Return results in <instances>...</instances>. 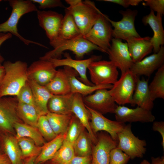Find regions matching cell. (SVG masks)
Instances as JSON below:
<instances>
[{
  "mask_svg": "<svg viewBox=\"0 0 164 164\" xmlns=\"http://www.w3.org/2000/svg\"><path fill=\"white\" fill-rule=\"evenodd\" d=\"M5 73L0 86V97H16L28 80L27 63L20 60L5 61Z\"/></svg>",
  "mask_w": 164,
  "mask_h": 164,
  "instance_id": "obj_1",
  "label": "cell"
},
{
  "mask_svg": "<svg viewBox=\"0 0 164 164\" xmlns=\"http://www.w3.org/2000/svg\"><path fill=\"white\" fill-rule=\"evenodd\" d=\"M9 2L12 8V12L6 21L0 24V33H10L27 45L32 43L47 48L40 43L25 38L18 32L17 26L21 17L26 14L38 10L35 4L31 0H10Z\"/></svg>",
  "mask_w": 164,
  "mask_h": 164,
  "instance_id": "obj_2",
  "label": "cell"
},
{
  "mask_svg": "<svg viewBox=\"0 0 164 164\" xmlns=\"http://www.w3.org/2000/svg\"><path fill=\"white\" fill-rule=\"evenodd\" d=\"M69 6L66 8L70 13L83 36L91 28L100 10L94 3L89 0H66Z\"/></svg>",
  "mask_w": 164,
  "mask_h": 164,
  "instance_id": "obj_3",
  "label": "cell"
},
{
  "mask_svg": "<svg viewBox=\"0 0 164 164\" xmlns=\"http://www.w3.org/2000/svg\"><path fill=\"white\" fill-rule=\"evenodd\" d=\"M94 50L104 53L99 47L92 44L81 35L73 39L62 41L55 48L46 53L39 59L48 60L50 58L60 59L66 50L72 52L78 59L83 58L85 54Z\"/></svg>",
  "mask_w": 164,
  "mask_h": 164,
  "instance_id": "obj_4",
  "label": "cell"
},
{
  "mask_svg": "<svg viewBox=\"0 0 164 164\" xmlns=\"http://www.w3.org/2000/svg\"><path fill=\"white\" fill-rule=\"evenodd\" d=\"M107 16L99 12L98 17L94 25L83 37L101 48L108 54L113 38V29L108 20Z\"/></svg>",
  "mask_w": 164,
  "mask_h": 164,
  "instance_id": "obj_5",
  "label": "cell"
},
{
  "mask_svg": "<svg viewBox=\"0 0 164 164\" xmlns=\"http://www.w3.org/2000/svg\"><path fill=\"white\" fill-rule=\"evenodd\" d=\"M138 77L130 70L121 74L119 79L109 90L116 104L119 105L127 104H132Z\"/></svg>",
  "mask_w": 164,
  "mask_h": 164,
  "instance_id": "obj_6",
  "label": "cell"
},
{
  "mask_svg": "<svg viewBox=\"0 0 164 164\" xmlns=\"http://www.w3.org/2000/svg\"><path fill=\"white\" fill-rule=\"evenodd\" d=\"M131 125H125L118 135L117 148L127 155L130 159L142 158L146 151L145 140L139 139L132 132Z\"/></svg>",
  "mask_w": 164,
  "mask_h": 164,
  "instance_id": "obj_7",
  "label": "cell"
},
{
  "mask_svg": "<svg viewBox=\"0 0 164 164\" xmlns=\"http://www.w3.org/2000/svg\"><path fill=\"white\" fill-rule=\"evenodd\" d=\"M118 68L111 61L97 60L88 67L91 83L95 85H113L117 80Z\"/></svg>",
  "mask_w": 164,
  "mask_h": 164,
  "instance_id": "obj_8",
  "label": "cell"
},
{
  "mask_svg": "<svg viewBox=\"0 0 164 164\" xmlns=\"http://www.w3.org/2000/svg\"><path fill=\"white\" fill-rule=\"evenodd\" d=\"M119 12L122 16V19L119 21H114L108 16L107 17L111 26L114 27L112 32L113 38L126 40L130 37H140L135 26L137 11L127 9L124 11L121 10Z\"/></svg>",
  "mask_w": 164,
  "mask_h": 164,
  "instance_id": "obj_9",
  "label": "cell"
},
{
  "mask_svg": "<svg viewBox=\"0 0 164 164\" xmlns=\"http://www.w3.org/2000/svg\"><path fill=\"white\" fill-rule=\"evenodd\" d=\"M85 105L102 114L114 113L118 106L109 91L106 89H100L93 94L83 97Z\"/></svg>",
  "mask_w": 164,
  "mask_h": 164,
  "instance_id": "obj_10",
  "label": "cell"
},
{
  "mask_svg": "<svg viewBox=\"0 0 164 164\" xmlns=\"http://www.w3.org/2000/svg\"><path fill=\"white\" fill-rule=\"evenodd\" d=\"M85 106L90 115V125L93 132L96 135L99 131L105 132L118 143V134L126 125L125 123L110 120L101 114Z\"/></svg>",
  "mask_w": 164,
  "mask_h": 164,
  "instance_id": "obj_11",
  "label": "cell"
},
{
  "mask_svg": "<svg viewBox=\"0 0 164 164\" xmlns=\"http://www.w3.org/2000/svg\"><path fill=\"white\" fill-rule=\"evenodd\" d=\"M64 59L50 58L49 60L54 67L63 66L70 67L75 70L80 76L77 79L81 82L89 86L94 85L88 79L87 76V70L91 63L92 62L99 60L101 56H99L94 55L88 59L81 60H74L72 58L69 54L64 53Z\"/></svg>",
  "mask_w": 164,
  "mask_h": 164,
  "instance_id": "obj_12",
  "label": "cell"
},
{
  "mask_svg": "<svg viewBox=\"0 0 164 164\" xmlns=\"http://www.w3.org/2000/svg\"><path fill=\"white\" fill-rule=\"evenodd\" d=\"M39 26L44 29L52 47L57 39L63 16L51 10L37 12Z\"/></svg>",
  "mask_w": 164,
  "mask_h": 164,
  "instance_id": "obj_13",
  "label": "cell"
},
{
  "mask_svg": "<svg viewBox=\"0 0 164 164\" xmlns=\"http://www.w3.org/2000/svg\"><path fill=\"white\" fill-rule=\"evenodd\" d=\"M108 54L110 61L121 71V74L129 70L134 63L130 55L127 44L121 40L113 38Z\"/></svg>",
  "mask_w": 164,
  "mask_h": 164,
  "instance_id": "obj_14",
  "label": "cell"
},
{
  "mask_svg": "<svg viewBox=\"0 0 164 164\" xmlns=\"http://www.w3.org/2000/svg\"><path fill=\"white\" fill-rule=\"evenodd\" d=\"M97 136V141L92 146L91 164H110V152L118 143L105 132H101Z\"/></svg>",
  "mask_w": 164,
  "mask_h": 164,
  "instance_id": "obj_15",
  "label": "cell"
},
{
  "mask_svg": "<svg viewBox=\"0 0 164 164\" xmlns=\"http://www.w3.org/2000/svg\"><path fill=\"white\" fill-rule=\"evenodd\" d=\"M57 70L48 60H39L33 62L28 67V79L41 86H46L53 79Z\"/></svg>",
  "mask_w": 164,
  "mask_h": 164,
  "instance_id": "obj_16",
  "label": "cell"
},
{
  "mask_svg": "<svg viewBox=\"0 0 164 164\" xmlns=\"http://www.w3.org/2000/svg\"><path fill=\"white\" fill-rule=\"evenodd\" d=\"M16 97H0V128L8 132L13 131L14 124L19 122Z\"/></svg>",
  "mask_w": 164,
  "mask_h": 164,
  "instance_id": "obj_17",
  "label": "cell"
},
{
  "mask_svg": "<svg viewBox=\"0 0 164 164\" xmlns=\"http://www.w3.org/2000/svg\"><path fill=\"white\" fill-rule=\"evenodd\" d=\"M164 47L161 46L159 51L133 63L130 70L137 76L149 77L155 70L164 65Z\"/></svg>",
  "mask_w": 164,
  "mask_h": 164,
  "instance_id": "obj_18",
  "label": "cell"
},
{
  "mask_svg": "<svg viewBox=\"0 0 164 164\" xmlns=\"http://www.w3.org/2000/svg\"><path fill=\"white\" fill-rule=\"evenodd\" d=\"M114 114L116 121L124 123L151 122L155 119L151 111L138 106L132 108L124 106H118Z\"/></svg>",
  "mask_w": 164,
  "mask_h": 164,
  "instance_id": "obj_19",
  "label": "cell"
},
{
  "mask_svg": "<svg viewBox=\"0 0 164 164\" xmlns=\"http://www.w3.org/2000/svg\"><path fill=\"white\" fill-rule=\"evenodd\" d=\"M162 17L158 13L155 15L154 12L151 10L149 14L144 16L142 19L143 24L145 25H149L153 32L151 41L155 53L158 52L161 46L164 44V30Z\"/></svg>",
  "mask_w": 164,
  "mask_h": 164,
  "instance_id": "obj_20",
  "label": "cell"
},
{
  "mask_svg": "<svg viewBox=\"0 0 164 164\" xmlns=\"http://www.w3.org/2000/svg\"><path fill=\"white\" fill-rule=\"evenodd\" d=\"M72 112L87 129L92 142L95 144L97 140V135L95 134L92 130L89 112L83 102V96L79 94H73Z\"/></svg>",
  "mask_w": 164,
  "mask_h": 164,
  "instance_id": "obj_21",
  "label": "cell"
},
{
  "mask_svg": "<svg viewBox=\"0 0 164 164\" xmlns=\"http://www.w3.org/2000/svg\"><path fill=\"white\" fill-rule=\"evenodd\" d=\"M151 38L132 37L126 40L130 55L134 63L141 60L151 53L153 50Z\"/></svg>",
  "mask_w": 164,
  "mask_h": 164,
  "instance_id": "obj_22",
  "label": "cell"
},
{
  "mask_svg": "<svg viewBox=\"0 0 164 164\" xmlns=\"http://www.w3.org/2000/svg\"><path fill=\"white\" fill-rule=\"evenodd\" d=\"M63 69L70 82L72 94H79L84 97L91 94L98 89L103 88L110 89L112 87V84L93 86L87 85L77 79L78 74L75 70L66 66L64 67Z\"/></svg>",
  "mask_w": 164,
  "mask_h": 164,
  "instance_id": "obj_23",
  "label": "cell"
},
{
  "mask_svg": "<svg viewBox=\"0 0 164 164\" xmlns=\"http://www.w3.org/2000/svg\"><path fill=\"white\" fill-rule=\"evenodd\" d=\"M131 105H137L150 111L153 108V101L150 97L148 81L143 78H137Z\"/></svg>",
  "mask_w": 164,
  "mask_h": 164,
  "instance_id": "obj_24",
  "label": "cell"
},
{
  "mask_svg": "<svg viewBox=\"0 0 164 164\" xmlns=\"http://www.w3.org/2000/svg\"><path fill=\"white\" fill-rule=\"evenodd\" d=\"M81 35L80 32L73 19L69 11L65 8L57 39L53 46V48L61 42L76 38Z\"/></svg>",
  "mask_w": 164,
  "mask_h": 164,
  "instance_id": "obj_25",
  "label": "cell"
},
{
  "mask_svg": "<svg viewBox=\"0 0 164 164\" xmlns=\"http://www.w3.org/2000/svg\"><path fill=\"white\" fill-rule=\"evenodd\" d=\"M33 95L34 106L40 114L46 115L48 111L47 104L53 95L45 86H41L34 81L28 79Z\"/></svg>",
  "mask_w": 164,
  "mask_h": 164,
  "instance_id": "obj_26",
  "label": "cell"
},
{
  "mask_svg": "<svg viewBox=\"0 0 164 164\" xmlns=\"http://www.w3.org/2000/svg\"><path fill=\"white\" fill-rule=\"evenodd\" d=\"M73 94L64 95H53L50 99L47 104L49 111L57 114H73L72 108Z\"/></svg>",
  "mask_w": 164,
  "mask_h": 164,
  "instance_id": "obj_27",
  "label": "cell"
},
{
  "mask_svg": "<svg viewBox=\"0 0 164 164\" xmlns=\"http://www.w3.org/2000/svg\"><path fill=\"white\" fill-rule=\"evenodd\" d=\"M66 133L57 135L42 146L41 151L35 160L36 163L42 164L51 160L63 144Z\"/></svg>",
  "mask_w": 164,
  "mask_h": 164,
  "instance_id": "obj_28",
  "label": "cell"
},
{
  "mask_svg": "<svg viewBox=\"0 0 164 164\" xmlns=\"http://www.w3.org/2000/svg\"><path fill=\"white\" fill-rule=\"evenodd\" d=\"M53 95H64L71 93L68 78L64 69H59L53 79L46 86Z\"/></svg>",
  "mask_w": 164,
  "mask_h": 164,
  "instance_id": "obj_29",
  "label": "cell"
},
{
  "mask_svg": "<svg viewBox=\"0 0 164 164\" xmlns=\"http://www.w3.org/2000/svg\"><path fill=\"white\" fill-rule=\"evenodd\" d=\"M17 139L26 138L32 140L38 146H41L46 143L45 140L37 128L26 124L17 122L14 125Z\"/></svg>",
  "mask_w": 164,
  "mask_h": 164,
  "instance_id": "obj_30",
  "label": "cell"
},
{
  "mask_svg": "<svg viewBox=\"0 0 164 164\" xmlns=\"http://www.w3.org/2000/svg\"><path fill=\"white\" fill-rule=\"evenodd\" d=\"M73 114H59L48 111L46 115L53 132L57 135L66 133Z\"/></svg>",
  "mask_w": 164,
  "mask_h": 164,
  "instance_id": "obj_31",
  "label": "cell"
},
{
  "mask_svg": "<svg viewBox=\"0 0 164 164\" xmlns=\"http://www.w3.org/2000/svg\"><path fill=\"white\" fill-rule=\"evenodd\" d=\"M16 111L19 118L25 124L37 128L41 115L34 106L18 102Z\"/></svg>",
  "mask_w": 164,
  "mask_h": 164,
  "instance_id": "obj_32",
  "label": "cell"
},
{
  "mask_svg": "<svg viewBox=\"0 0 164 164\" xmlns=\"http://www.w3.org/2000/svg\"><path fill=\"white\" fill-rule=\"evenodd\" d=\"M4 148L5 153L11 164H23L21 152L15 137H7L4 141Z\"/></svg>",
  "mask_w": 164,
  "mask_h": 164,
  "instance_id": "obj_33",
  "label": "cell"
},
{
  "mask_svg": "<svg viewBox=\"0 0 164 164\" xmlns=\"http://www.w3.org/2000/svg\"><path fill=\"white\" fill-rule=\"evenodd\" d=\"M150 96L154 101L158 98L164 99V64L159 69L149 84Z\"/></svg>",
  "mask_w": 164,
  "mask_h": 164,
  "instance_id": "obj_34",
  "label": "cell"
},
{
  "mask_svg": "<svg viewBox=\"0 0 164 164\" xmlns=\"http://www.w3.org/2000/svg\"><path fill=\"white\" fill-rule=\"evenodd\" d=\"M20 149L22 159L25 162L32 159H35L40 153L42 146L36 145L31 139L22 138L17 139Z\"/></svg>",
  "mask_w": 164,
  "mask_h": 164,
  "instance_id": "obj_35",
  "label": "cell"
},
{
  "mask_svg": "<svg viewBox=\"0 0 164 164\" xmlns=\"http://www.w3.org/2000/svg\"><path fill=\"white\" fill-rule=\"evenodd\" d=\"M92 143L88 132L84 130L73 145L75 155L80 156L91 155L92 148Z\"/></svg>",
  "mask_w": 164,
  "mask_h": 164,
  "instance_id": "obj_36",
  "label": "cell"
},
{
  "mask_svg": "<svg viewBox=\"0 0 164 164\" xmlns=\"http://www.w3.org/2000/svg\"><path fill=\"white\" fill-rule=\"evenodd\" d=\"M75 156L73 146L64 142L54 156L49 161L54 164H68Z\"/></svg>",
  "mask_w": 164,
  "mask_h": 164,
  "instance_id": "obj_37",
  "label": "cell"
},
{
  "mask_svg": "<svg viewBox=\"0 0 164 164\" xmlns=\"http://www.w3.org/2000/svg\"><path fill=\"white\" fill-rule=\"evenodd\" d=\"M85 129L79 119L73 114L64 142L73 146L75 141Z\"/></svg>",
  "mask_w": 164,
  "mask_h": 164,
  "instance_id": "obj_38",
  "label": "cell"
},
{
  "mask_svg": "<svg viewBox=\"0 0 164 164\" xmlns=\"http://www.w3.org/2000/svg\"><path fill=\"white\" fill-rule=\"evenodd\" d=\"M37 128L43 138L49 141L57 136L52 129L46 115L40 116L37 123Z\"/></svg>",
  "mask_w": 164,
  "mask_h": 164,
  "instance_id": "obj_39",
  "label": "cell"
},
{
  "mask_svg": "<svg viewBox=\"0 0 164 164\" xmlns=\"http://www.w3.org/2000/svg\"><path fill=\"white\" fill-rule=\"evenodd\" d=\"M16 97L18 102L34 106L32 91L28 81Z\"/></svg>",
  "mask_w": 164,
  "mask_h": 164,
  "instance_id": "obj_40",
  "label": "cell"
},
{
  "mask_svg": "<svg viewBox=\"0 0 164 164\" xmlns=\"http://www.w3.org/2000/svg\"><path fill=\"white\" fill-rule=\"evenodd\" d=\"M130 157L116 147L112 149L110 154V164H126Z\"/></svg>",
  "mask_w": 164,
  "mask_h": 164,
  "instance_id": "obj_41",
  "label": "cell"
},
{
  "mask_svg": "<svg viewBox=\"0 0 164 164\" xmlns=\"http://www.w3.org/2000/svg\"><path fill=\"white\" fill-rule=\"evenodd\" d=\"M142 3L144 5L148 6L151 10L156 12L162 16L164 14V0H145Z\"/></svg>",
  "mask_w": 164,
  "mask_h": 164,
  "instance_id": "obj_42",
  "label": "cell"
},
{
  "mask_svg": "<svg viewBox=\"0 0 164 164\" xmlns=\"http://www.w3.org/2000/svg\"><path fill=\"white\" fill-rule=\"evenodd\" d=\"M34 3L39 5L38 8L40 9H50L57 7L65 8L60 0H31Z\"/></svg>",
  "mask_w": 164,
  "mask_h": 164,
  "instance_id": "obj_43",
  "label": "cell"
},
{
  "mask_svg": "<svg viewBox=\"0 0 164 164\" xmlns=\"http://www.w3.org/2000/svg\"><path fill=\"white\" fill-rule=\"evenodd\" d=\"M115 3L120 5L124 7L127 8L130 5L136 6L141 2L142 0H101Z\"/></svg>",
  "mask_w": 164,
  "mask_h": 164,
  "instance_id": "obj_44",
  "label": "cell"
},
{
  "mask_svg": "<svg viewBox=\"0 0 164 164\" xmlns=\"http://www.w3.org/2000/svg\"><path fill=\"white\" fill-rule=\"evenodd\" d=\"M152 129L155 131L158 132L162 138L161 145L164 150V122L163 121H155L153 122Z\"/></svg>",
  "mask_w": 164,
  "mask_h": 164,
  "instance_id": "obj_45",
  "label": "cell"
},
{
  "mask_svg": "<svg viewBox=\"0 0 164 164\" xmlns=\"http://www.w3.org/2000/svg\"><path fill=\"white\" fill-rule=\"evenodd\" d=\"M91 155L80 156L75 155L68 164H91Z\"/></svg>",
  "mask_w": 164,
  "mask_h": 164,
  "instance_id": "obj_46",
  "label": "cell"
},
{
  "mask_svg": "<svg viewBox=\"0 0 164 164\" xmlns=\"http://www.w3.org/2000/svg\"><path fill=\"white\" fill-rule=\"evenodd\" d=\"M12 35L10 33H0V46L5 41L11 38ZM4 60V58L0 54V63H1Z\"/></svg>",
  "mask_w": 164,
  "mask_h": 164,
  "instance_id": "obj_47",
  "label": "cell"
},
{
  "mask_svg": "<svg viewBox=\"0 0 164 164\" xmlns=\"http://www.w3.org/2000/svg\"><path fill=\"white\" fill-rule=\"evenodd\" d=\"M151 164H164V156L157 157H152Z\"/></svg>",
  "mask_w": 164,
  "mask_h": 164,
  "instance_id": "obj_48",
  "label": "cell"
},
{
  "mask_svg": "<svg viewBox=\"0 0 164 164\" xmlns=\"http://www.w3.org/2000/svg\"><path fill=\"white\" fill-rule=\"evenodd\" d=\"M0 164H11L10 161L5 153H0Z\"/></svg>",
  "mask_w": 164,
  "mask_h": 164,
  "instance_id": "obj_49",
  "label": "cell"
},
{
  "mask_svg": "<svg viewBox=\"0 0 164 164\" xmlns=\"http://www.w3.org/2000/svg\"><path fill=\"white\" fill-rule=\"evenodd\" d=\"M5 73L4 67L0 63V86L1 84Z\"/></svg>",
  "mask_w": 164,
  "mask_h": 164,
  "instance_id": "obj_50",
  "label": "cell"
},
{
  "mask_svg": "<svg viewBox=\"0 0 164 164\" xmlns=\"http://www.w3.org/2000/svg\"><path fill=\"white\" fill-rule=\"evenodd\" d=\"M35 159H32L28 161L25 162L24 163H23V164H40L36 163L35 162Z\"/></svg>",
  "mask_w": 164,
  "mask_h": 164,
  "instance_id": "obj_51",
  "label": "cell"
},
{
  "mask_svg": "<svg viewBox=\"0 0 164 164\" xmlns=\"http://www.w3.org/2000/svg\"><path fill=\"white\" fill-rule=\"evenodd\" d=\"M140 164H151L148 161L145 159L142 161Z\"/></svg>",
  "mask_w": 164,
  "mask_h": 164,
  "instance_id": "obj_52",
  "label": "cell"
},
{
  "mask_svg": "<svg viewBox=\"0 0 164 164\" xmlns=\"http://www.w3.org/2000/svg\"><path fill=\"white\" fill-rule=\"evenodd\" d=\"M41 164H54L51 162L49 161H48L45 163Z\"/></svg>",
  "mask_w": 164,
  "mask_h": 164,
  "instance_id": "obj_53",
  "label": "cell"
},
{
  "mask_svg": "<svg viewBox=\"0 0 164 164\" xmlns=\"http://www.w3.org/2000/svg\"><path fill=\"white\" fill-rule=\"evenodd\" d=\"M2 1L1 0H0V2H1V1Z\"/></svg>",
  "mask_w": 164,
  "mask_h": 164,
  "instance_id": "obj_54",
  "label": "cell"
}]
</instances>
